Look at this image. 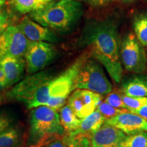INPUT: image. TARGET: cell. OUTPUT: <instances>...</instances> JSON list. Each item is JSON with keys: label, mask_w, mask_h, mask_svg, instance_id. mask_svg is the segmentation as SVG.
<instances>
[{"label": "cell", "mask_w": 147, "mask_h": 147, "mask_svg": "<svg viewBox=\"0 0 147 147\" xmlns=\"http://www.w3.org/2000/svg\"><path fill=\"white\" fill-rule=\"evenodd\" d=\"M105 67L114 81L119 83L123 76L121 40L118 25L113 18L92 20L84 27L80 42Z\"/></svg>", "instance_id": "obj_1"}, {"label": "cell", "mask_w": 147, "mask_h": 147, "mask_svg": "<svg viewBox=\"0 0 147 147\" xmlns=\"http://www.w3.org/2000/svg\"><path fill=\"white\" fill-rule=\"evenodd\" d=\"M83 14V5L78 0H55L29 13L34 21L59 32L70 31Z\"/></svg>", "instance_id": "obj_2"}, {"label": "cell", "mask_w": 147, "mask_h": 147, "mask_svg": "<svg viewBox=\"0 0 147 147\" xmlns=\"http://www.w3.org/2000/svg\"><path fill=\"white\" fill-rule=\"evenodd\" d=\"M63 131L57 110L41 106L31 112L30 138L33 147H41L61 137Z\"/></svg>", "instance_id": "obj_3"}, {"label": "cell", "mask_w": 147, "mask_h": 147, "mask_svg": "<svg viewBox=\"0 0 147 147\" xmlns=\"http://www.w3.org/2000/svg\"><path fill=\"white\" fill-rule=\"evenodd\" d=\"M52 78L44 71L27 77L10 91V97L23 102L29 109L47 105Z\"/></svg>", "instance_id": "obj_4"}, {"label": "cell", "mask_w": 147, "mask_h": 147, "mask_svg": "<svg viewBox=\"0 0 147 147\" xmlns=\"http://www.w3.org/2000/svg\"><path fill=\"white\" fill-rule=\"evenodd\" d=\"M88 59L87 54L81 55L59 76L53 78L49 86V100L47 105L55 110H59L65 104L71 93L80 67Z\"/></svg>", "instance_id": "obj_5"}, {"label": "cell", "mask_w": 147, "mask_h": 147, "mask_svg": "<svg viewBox=\"0 0 147 147\" xmlns=\"http://www.w3.org/2000/svg\"><path fill=\"white\" fill-rule=\"evenodd\" d=\"M76 89L89 90L102 95L111 93L113 86L102 66L96 61L87 59L75 79L74 91Z\"/></svg>", "instance_id": "obj_6"}, {"label": "cell", "mask_w": 147, "mask_h": 147, "mask_svg": "<svg viewBox=\"0 0 147 147\" xmlns=\"http://www.w3.org/2000/svg\"><path fill=\"white\" fill-rule=\"evenodd\" d=\"M120 57L122 66L126 70L142 74L146 67V54L144 48L135 34L129 33L121 42Z\"/></svg>", "instance_id": "obj_7"}, {"label": "cell", "mask_w": 147, "mask_h": 147, "mask_svg": "<svg viewBox=\"0 0 147 147\" xmlns=\"http://www.w3.org/2000/svg\"><path fill=\"white\" fill-rule=\"evenodd\" d=\"M56 50L47 42H29L25 55V68L29 74L41 71L54 59Z\"/></svg>", "instance_id": "obj_8"}, {"label": "cell", "mask_w": 147, "mask_h": 147, "mask_svg": "<svg viewBox=\"0 0 147 147\" xmlns=\"http://www.w3.org/2000/svg\"><path fill=\"white\" fill-rule=\"evenodd\" d=\"M29 44L17 26H8L0 35V60L8 56L23 57Z\"/></svg>", "instance_id": "obj_9"}, {"label": "cell", "mask_w": 147, "mask_h": 147, "mask_svg": "<svg viewBox=\"0 0 147 147\" xmlns=\"http://www.w3.org/2000/svg\"><path fill=\"white\" fill-rule=\"evenodd\" d=\"M102 98V95L89 90L76 89L69 95L67 104L76 117L82 119L97 109Z\"/></svg>", "instance_id": "obj_10"}, {"label": "cell", "mask_w": 147, "mask_h": 147, "mask_svg": "<svg viewBox=\"0 0 147 147\" xmlns=\"http://www.w3.org/2000/svg\"><path fill=\"white\" fill-rule=\"evenodd\" d=\"M29 42H47L54 43L59 41V37L52 29L32 20L29 16L22 18L17 26Z\"/></svg>", "instance_id": "obj_11"}, {"label": "cell", "mask_w": 147, "mask_h": 147, "mask_svg": "<svg viewBox=\"0 0 147 147\" xmlns=\"http://www.w3.org/2000/svg\"><path fill=\"white\" fill-rule=\"evenodd\" d=\"M104 123L118 128L127 135L147 132V121L129 111L106 119Z\"/></svg>", "instance_id": "obj_12"}, {"label": "cell", "mask_w": 147, "mask_h": 147, "mask_svg": "<svg viewBox=\"0 0 147 147\" xmlns=\"http://www.w3.org/2000/svg\"><path fill=\"white\" fill-rule=\"evenodd\" d=\"M126 136L123 131L104 123L90 138L93 147H120Z\"/></svg>", "instance_id": "obj_13"}, {"label": "cell", "mask_w": 147, "mask_h": 147, "mask_svg": "<svg viewBox=\"0 0 147 147\" xmlns=\"http://www.w3.org/2000/svg\"><path fill=\"white\" fill-rule=\"evenodd\" d=\"M0 67L6 79L7 87H9L21 79L25 69V61L23 57L8 56L0 60Z\"/></svg>", "instance_id": "obj_14"}, {"label": "cell", "mask_w": 147, "mask_h": 147, "mask_svg": "<svg viewBox=\"0 0 147 147\" xmlns=\"http://www.w3.org/2000/svg\"><path fill=\"white\" fill-rule=\"evenodd\" d=\"M121 92L129 97H147V76L135 75L124 80L122 84Z\"/></svg>", "instance_id": "obj_15"}, {"label": "cell", "mask_w": 147, "mask_h": 147, "mask_svg": "<svg viewBox=\"0 0 147 147\" xmlns=\"http://www.w3.org/2000/svg\"><path fill=\"white\" fill-rule=\"evenodd\" d=\"M106 119L102 115L98 110H95L93 113L87 117L82 119L80 126L76 131L69 134V136L88 135L91 136L100 129L105 122Z\"/></svg>", "instance_id": "obj_16"}, {"label": "cell", "mask_w": 147, "mask_h": 147, "mask_svg": "<svg viewBox=\"0 0 147 147\" xmlns=\"http://www.w3.org/2000/svg\"><path fill=\"white\" fill-rule=\"evenodd\" d=\"M60 123L64 131L71 134L78 129L81 119L78 118L68 104L64 105L59 110Z\"/></svg>", "instance_id": "obj_17"}, {"label": "cell", "mask_w": 147, "mask_h": 147, "mask_svg": "<svg viewBox=\"0 0 147 147\" xmlns=\"http://www.w3.org/2000/svg\"><path fill=\"white\" fill-rule=\"evenodd\" d=\"M132 26L137 39L143 47H147V11L139 12L134 16Z\"/></svg>", "instance_id": "obj_18"}, {"label": "cell", "mask_w": 147, "mask_h": 147, "mask_svg": "<svg viewBox=\"0 0 147 147\" xmlns=\"http://www.w3.org/2000/svg\"><path fill=\"white\" fill-rule=\"evenodd\" d=\"M21 131L16 127H11L0 134V147H16L21 140Z\"/></svg>", "instance_id": "obj_19"}, {"label": "cell", "mask_w": 147, "mask_h": 147, "mask_svg": "<svg viewBox=\"0 0 147 147\" xmlns=\"http://www.w3.org/2000/svg\"><path fill=\"white\" fill-rule=\"evenodd\" d=\"M14 8L21 14L31 13L44 6L40 0H10Z\"/></svg>", "instance_id": "obj_20"}, {"label": "cell", "mask_w": 147, "mask_h": 147, "mask_svg": "<svg viewBox=\"0 0 147 147\" xmlns=\"http://www.w3.org/2000/svg\"><path fill=\"white\" fill-rule=\"evenodd\" d=\"M120 147H147V132L141 131L127 135Z\"/></svg>", "instance_id": "obj_21"}, {"label": "cell", "mask_w": 147, "mask_h": 147, "mask_svg": "<svg viewBox=\"0 0 147 147\" xmlns=\"http://www.w3.org/2000/svg\"><path fill=\"white\" fill-rule=\"evenodd\" d=\"M97 110H98L102 115L106 119H110L115 116L127 113L129 110L125 108H117L109 105L106 102H102L97 106Z\"/></svg>", "instance_id": "obj_22"}, {"label": "cell", "mask_w": 147, "mask_h": 147, "mask_svg": "<svg viewBox=\"0 0 147 147\" xmlns=\"http://www.w3.org/2000/svg\"><path fill=\"white\" fill-rule=\"evenodd\" d=\"M122 100L126 109L129 111L138 110L147 104V97H133L122 94Z\"/></svg>", "instance_id": "obj_23"}, {"label": "cell", "mask_w": 147, "mask_h": 147, "mask_svg": "<svg viewBox=\"0 0 147 147\" xmlns=\"http://www.w3.org/2000/svg\"><path fill=\"white\" fill-rule=\"evenodd\" d=\"M69 136H70L69 147H93L90 136L78 134V135Z\"/></svg>", "instance_id": "obj_24"}, {"label": "cell", "mask_w": 147, "mask_h": 147, "mask_svg": "<svg viewBox=\"0 0 147 147\" xmlns=\"http://www.w3.org/2000/svg\"><path fill=\"white\" fill-rule=\"evenodd\" d=\"M104 102L117 108H125L122 100V93L120 92H111L108 94Z\"/></svg>", "instance_id": "obj_25"}, {"label": "cell", "mask_w": 147, "mask_h": 147, "mask_svg": "<svg viewBox=\"0 0 147 147\" xmlns=\"http://www.w3.org/2000/svg\"><path fill=\"white\" fill-rule=\"evenodd\" d=\"M70 136H61L51 141L46 144L45 147H69Z\"/></svg>", "instance_id": "obj_26"}, {"label": "cell", "mask_w": 147, "mask_h": 147, "mask_svg": "<svg viewBox=\"0 0 147 147\" xmlns=\"http://www.w3.org/2000/svg\"><path fill=\"white\" fill-rule=\"evenodd\" d=\"M12 119L7 114L0 113V134L11 127Z\"/></svg>", "instance_id": "obj_27"}, {"label": "cell", "mask_w": 147, "mask_h": 147, "mask_svg": "<svg viewBox=\"0 0 147 147\" xmlns=\"http://www.w3.org/2000/svg\"><path fill=\"white\" fill-rule=\"evenodd\" d=\"M78 1H83L92 7L100 8V7H104L110 4L113 2L114 0H78Z\"/></svg>", "instance_id": "obj_28"}, {"label": "cell", "mask_w": 147, "mask_h": 147, "mask_svg": "<svg viewBox=\"0 0 147 147\" xmlns=\"http://www.w3.org/2000/svg\"><path fill=\"white\" fill-rule=\"evenodd\" d=\"M8 27V15L6 12L0 9V35Z\"/></svg>", "instance_id": "obj_29"}, {"label": "cell", "mask_w": 147, "mask_h": 147, "mask_svg": "<svg viewBox=\"0 0 147 147\" xmlns=\"http://www.w3.org/2000/svg\"><path fill=\"white\" fill-rule=\"evenodd\" d=\"M131 113L136 114V115H139L140 117H142L143 119H144L145 120L147 121V104L142 106V108H140L138 110H132V111H129Z\"/></svg>", "instance_id": "obj_30"}, {"label": "cell", "mask_w": 147, "mask_h": 147, "mask_svg": "<svg viewBox=\"0 0 147 147\" xmlns=\"http://www.w3.org/2000/svg\"><path fill=\"white\" fill-rule=\"evenodd\" d=\"M7 87V82L5 79V75L3 74L2 69L0 67V89H3V88Z\"/></svg>", "instance_id": "obj_31"}, {"label": "cell", "mask_w": 147, "mask_h": 147, "mask_svg": "<svg viewBox=\"0 0 147 147\" xmlns=\"http://www.w3.org/2000/svg\"><path fill=\"white\" fill-rule=\"evenodd\" d=\"M40 1H41V2L43 3L44 5H46V4H47V3L51 2V1H55V0H40Z\"/></svg>", "instance_id": "obj_32"}, {"label": "cell", "mask_w": 147, "mask_h": 147, "mask_svg": "<svg viewBox=\"0 0 147 147\" xmlns=\"http://www.w3.org/2000/svg\"><path fill=\"white\" fill-rule=\"evenodd\" d=\"M8 1V0H0V6L4 5L5 3H6Z\"/></svg>", "instance_id": "obj_33"}, {"label": "cell", "mask_w": 147, "mask_h": 147, "mask_svg": "<svg viewBox=\"0 0 147 147\" xmlns=\"http://www.w3.org/2000/svg\"><path fill=\"white\" fill-rule=\"evenodd\" d=\"M119 1H124V2H132L134 0H119Z\"/></svg>", "instance_id": "obj_34"}, {"label": "cell", "mask_w": 147, "mask_h": 147, "mask_svg": "<svg viewBox=\"0 0 147 147\" xmlns=\"http://www.w3.org/2000/svg\"><path fill=\"white\" fill-rule=\"evenodd\" d=\"M1 96H0V102H1Z\"/></svg>", "instance_id": "obj_35"}]
</instances>
